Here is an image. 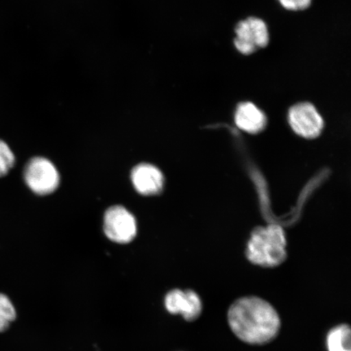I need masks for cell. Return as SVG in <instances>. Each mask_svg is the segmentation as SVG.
Listing matches in <instances>:
<instances>
[{
	"mask_svg": "<svg viewBox=\"0 0 351 351\" xmlns=\"http://www.w3.org/2000/svg\"><path fill=\"white\" fill-rule=\"evenodd\" d=\"M228 323L239 339L251 345L269 343L280 329V319L274 306L256 296L236 300L228 311Z\"/></svg>",
	"mask_w": 351,
	"mask_h": 351,
	"instance_id": "1",
	"label": "cell"
},
{
	"mask_svg": "<svg viewBox=\"0 0 351 351\" xmlns=\"http://www.w3.org/2000/svg\"><path fill=\"white\" fill-rule=\"evenodd\" d=\"M247 257L253 265L278 267L287 260V239L283 230L273 225L253 232L247 248Z\"/></svg>",
	"mask_w": 351,
	"mask_h": 351,
	"instance_id": "2",
	"label": "cell"
},
{
	"mask_svg": "<svg viewBox=\"0 0 351 351\" xmlns=\"http://www.w3.org/2000/svg\"><path fill=\"white\" fill-rule=\"evenodd\" d=\"M24 178L26 185L38 195L51 194L60 184L58 171L51 161L43 157H35L28 162Z\"/></svg>",
	"mask_w": 351,
	"mask_h": 351,
	"instance_id": "3",
	"label": "cell"
},
{
	"mask_svg": "<svg viewBox=\"0 0 351 351\" xmlns=\"http://www.w3.org/2000/svg\"><path fill=\"white\" fill-rule=\"evenodd\" d=\"M234 45L241 54L248 56L269 42V29L265 21L256 17L241 21L235 29Z\"/></svg>",
	"mask_w": 351,
	"mask_h": 351,
	"instance_id": "4",
	"label": "cell"
},
{
	"mask_svg": "<svg viewBox=\"0 0 351 351\" xmlns=\"http://www.w3.org/2000/svg\"><path fill=\"white\" fill-rule=\"evenodd\" d=\"M104 232L115 243H130L137 234V222L128 210L121 206L110 208L104 217Z\"/></svg>",
	"mask_w": 351,
	"mask_h": 351,
	"instance_id": "5",
	"label": "cell"
},
{
	"mask_svg": "<svg viewBox=\"0 0 351 351\" xmlns=\"http://www.w3.org/2000/svg\"><path fill=\"white\" fill-rule=\"evenodd\" d=\"M289 123L298 135L306 138L318 137L324 128V121L313 104L301 103L289 111Z\"/></svg>",
	"mask_w": 351,
	"mask_h": 351,
	"instance_id": "6",
	"label": "cell"
},
{
	"mask_svg": "<svg viewBox=\"0 0 351 351\" xmlns=\"http://www.w3.org/2000/svg\"><path fill=\"white\" fill-rule=\"evenodd\" d=\"M165 306L170 314L181 315L189 322H195L203 311L199 295L191 289H172L165 298Z\"/></svg>",
	"mask_w": 351,
	"mask_h": 351,
	"instance_id": "7",
	"label": "cell"
},
{
	"mask_svg": "<svg viewBox=\"0 0 351 351\" xmlns=\"http://www.w3.org/2000/svg\"><path fill=\"white\" fill-rule=\"evenodd\" d=\"M131 180L135 190L143 195L159 194L165 182L161 171L150 164L136 166L132 171Z\"/></svg>",
	"mask_w": 351,
	"mask_h": 351,
	"instance_id": "8",
	"label": "cell"
},
{
	"mask_svg": "<svg viewBox=\"0 0 351 351\" xmlns=\"http://www.w3.org/2000/svg\"><path fill=\"white\" fill-rule=\"evenodd\" d=\"M235 122L241 130L249 134H257L265 128L267 117L256 105L245 102L241 103L237 108Z\"/></svg>",
	"mask_w": 351,
	"mask_h": 351,
	"instance_id": "9",
	"label": "cell"
},
{
	"mask_svg": "<svg viewBox=\"0 0 351 351\" xmlns=\"http://www.w3.org/2000/svg\"><path fill=\"white\" fill-rule=\"evenodd\" d=\"M328 351H351V331L348 324H340L328 332Z\"/></svg>",
	"mask_w": 351,
	"mask_h": 351,
	"instance_id": "10",
	"label": "cell"
},
{
	"mask_svg": "<svg viewBox=\"0 0 351 351\" xmlns=\"http://www.w3.org/2000/svg\"><path fill=\"white\" fill-rule=\"evenodd\" d=\"M16 318V311L10 298L0 293V332L6 331Z\"/></svg>",
	"mask_w": 351,
	"mask_h": 351,
	"instance_id": "11",
	"label": "cell"
},
{
	"mask_svg": "<svg viewBox=\"0 0 351 351\" xmlns=\"http://www.w3.org/2000/svg\"><path fill=\"white\" fill-rule=\"evenodd\" d=\"M15 164V156L12 149L5 143L0 140V178L4 177Z\"/></svg>",
	"mask_w": 351,
	"mask_h": 351,
	"instance_id": "12",
	"label": "cell"
},
{
	"mask_svg": "<svg viewBox=\"0 0 351 351\" xmlns=\"http://www.w3.org/2000/svg\"><path fill=\"white\" fill-rule=\"evenodd\" d=\"M285 10L291 11L305 10L311 5V0H278Z\"/></svg>",
	"mask_w": 351,
	"mask_h": 351,
	"instance_id": "13",
	"label": "cell"
}]
</instances>
